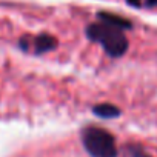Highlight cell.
Instances as JSON below:
<instances>
[{"instance_id":"1","label":"cell","mask_w":157,"mask_h":157,"mask_svg":"<svg viewBox=\"0 0 157 157\" xmlns=\"http://www.w3.org/2000/svg\"><path fill=\"white\" fill-rule=\"evenodd\" d=\"M86 36L90 40L100 43L106 54L111 57H122L129 46L128 39L125 37V33L122 29L102 22L91 23L86 28Z\"/></svg>"},{"instance_id":"2","label":"cell","mask_w":157,"mask_h":157,"mask_svg":"<svg viewBox=\"0 0 157 157\" xmlns=\"http://www.w3.org/2000/svg\"><path fill=\"white\" fill-rule=\"evenodd\" d=\"M82 143L91 157H117V145L114 136L99 126H86L82 129Z\"/></svg>"},{"instance_id":"3","label":"cell","mask_w":157,"mask_h":157,"mask_svg":"<svg viewBox=\"0 0 157 157\" xmlns=\"http://www.w3.org/2000/svg\"><path fill=\"white\" fill-rule=\"evenodd\" d=\"M97 19L102 22V23H106V25H111L114 28H119L122 31H126V29H131L132 28V23L122 17V16H117V14H113V13H106V11H100L97 14Z\"/></svg>"},{"instance_id":"4","label":"cell","mask_w":157,"mask_h":157,"mask_svg":"<svg viewBox=\"0 0 157 157\" xmlns=\"http://www.w3.org/2000/svg\"><path fill=\"white\" fill-rule=\"evenodd\" d=\"M56 46H57V40H56V37H52L49 34H40L33 39V48H34L36 54H43V52L52 51Z\"/></svg>"},{"instance_id":"5","label":"cell","mask_w":157,"mask_h":157,"mask_svg":"<svg viewBox=\"0 0 157 157\" xmlns=\"http://www.w3.org/2000/svg\"><path fill=\"white\" fill-rule=\"evenodd\" d=\"M93 113L102 119H116L120 116V108H117L113 103H99L93 108Z\"/></svg>"},{"instance_id":"6","label":"cell","mask_w":157,"mask_h":157,"mask_svg":"<svg viewBox=\"0 0 157 157\" xmlns=\"http://www.w3.org/2000/svg\"><path fill=\"white\" fill-rule=\"evenodd\" d=\"M126 157H151L146 151H143L137 145H131L126 148Z\"/></svg>"},{"instance_id":"7","label":"cell","mask_w":157,"mask_h":157,"mask_svg":"<svg viewBox=\"0 0 157 157\" xmlns=\"http://www.w3.org/2000/svg\"><path fill=\"white\" fill-rule=\"evenodd\" d=\"M145 6H148V8H157V0H145Z\"/></svg>"},{"instance_id":"8","label":"cell","mask_w":157,"mask_h":157,"mask_svg":"<svg viewBox=\"0 0 157 157\" xmlns=\"http://www.w3.org/2000/svg\"><path fill=\"white\" fill-rule=\"evenodd\" d=\"M126 3H128V5H131V6L139 8V6L142 5V0H126Z\"/></svg>"}]
</instances>
